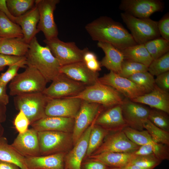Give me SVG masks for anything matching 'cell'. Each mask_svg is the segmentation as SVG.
Wrapping results in <instances>:
<instances>
[{
  "label": "cell",
  "mask_w": 169,
  "mask_h": 169,
  "mask_svg": "<svg viewBox=\"0 0 169 169\" xmlns=\"http://www.w3.org/2000/svg\"><path fill=\"white\" fill-rule=\"evenodd\" d=\"M155 84L161 89L169 92V71L161 74L155 79Z\"/></svg>",
  "instance_id": "47"
},
{
  "label": "cell",
  "mask_w": 169,
  "mask_h": 169,
  "mask_svg": "<svg viewBox=\"0 0 169 169\" xmlns=\"http://www.w3.org/2000/svg\"><path fill=\"white\" fill-rule=\"evenodd\" d=\"M23 72L17 74L10 82L9 94L13 96L42 93L46 88V79L36 68L27 65Z\"/></svg>",
  "instance_id": "3"
},
{
  "label": "cell",
  "mask_w": 169,
  "mask_h": 169,
  "mask_svg": "<svg viewBox=\"0 0 169 169\" xmlns=\"http://www.w3.org/2000/svg\"><path fill=\"white\" fill-rule=\"evenodd\" d=\"M9 102V97L7 93V86L0 84V103L6 105Z\"/></svg>",
  "instance_id": "50"
},
{
  "label": "cell",
  "mask_w": 169,
  "mask_h": 169,
  "mask_svg": "<svg viewBox=\"0 0 169 169\" xmlns=\"http://www.w3.org/2000/svg\"><path fill=\"white\" fill-rule=\"evenodd\" d=\"M120 15L137 44H143L160 37L158 21L150 18H136L124 12L121 13Z\"/></svg>",
  "instance_id": "5"
},
{
  "label": "cell",
  "mask_w": 169,
  "mask_h": 169,
  "mask_svg": "<svg viewBox=\"0 0 169 169\" xmlns=\"http://www.w3.org/2000/svg\"><path fill=\"white\" fill-rule=\"evenodd\" d=\"M49 99L43 92L24 94L14 96V103L16 109L26 115L30 125L46 116L45 108Z\"/></svg>",
  "instance_id": "6"
},
{
  "label": "cell",
  "mask_w": 169,
  "mask_h": 169,
  "mask_svg": "<svg viewBox=\"0 0 169 169\" xmlns=\"http://www.w3.org/2000/svg\"><path fill=\"white\" fill-rule=\"evenodd\" d=\"M26 60L8 66L7 70L0 75V84L7 86L17 75L18 70L21 68H26Z\"/></svg>",
  "instance_id": "41"
},
{
  "label": "cell",
  "mask_w": 169,
  "mask_h": 169,
  "mask_svg": "<svg viewBox=\"0 0 169 169\" xmlns=\"http://www.w3.org/2000/svg\"><path fill=\"white\" fill-rule=\"evenodd\" d=\"M16 116L14 120V125L19 133L25 132L30 125L29 121L24 113L21 110Z\"/></svg>",
  "instance_id": "43"
},
{
  "label": "cell",
  "mask_w": 169,
  "mask_h": 169,
  "mask_svg": "<svg viewBox=\"0 0 169 169\" xmlns=\"http://www.w3.org/2000/svg\"><path fill=\"white\" fill-rule=\"evenodd\" d=\"M7 6L11 13L18 17L24 14L35 5V0H6Z\"/></svg>",
  "instance_id": "35"
},
{
  "label": "cell",
  "mask_w": 169,
  "mask_h": 169,
  "mask_svg": "<svg viewBox=\"0 0 169 169\" xmlns=\"http://www.w3.org/2000/svg\"><path fill=\"white\" fill-rule=\"evenodd\" d=\"M74 118L46 116L33 122L30 125L38 132L44 131H72Z\"/></svg>",
  "instance_id": "22"
},
{
  "label": "cell",
  "mask_w": 169,
  "mask_h": 169,
  "mask_svg": "<svg viewBox=\"0 0 169 169\" xmlns=\"http://www.w3.org/2000/svg\"><path fill=\"white\" fill-rule=\"evenodd\" d=\"M124 12L138 18H146L155 12L162 11L164 3L160 0H122L119 6Z\"/></svg>",
  "instance_id": "14"
},
{
  "label": "cell",
  "mask_w": 169,
  "mask_h": 169,
  "mask_svg": "<svg viewBox=\"0 0 169 169\" xmlns=\"http://www.w3.org/2000/svg\"><path fill=\"white\" fill-rule=\"evenodd\" d=\"M83 62L92 71L98 72L101 69L100 63L98 60L96 55L94 52L89 51L87 48H86L84 53Z\"/></svg>",
  "instance_id": "42"
},
{
  "label": "cell",
  "mask_w": 169,
  "mask_h": 169,
  "mask_svg": "<svg viewBox=\"0 0 169 169\" xmlns=\"http://www.w3.org/2000/svg\"><path fill=\"white\" fill-rule=\"evenodd\" d=\"M95 124L112 132L122 130L127 126L122 116L120 105L102 111L96 118Z\"/></svg>",
  "instance_id": "21"
},
{
  "label": "cell",
  "mask_w": 169,
  "mask_h": 169,
  "mask_svg": "<svg viewBox=\"0 0 169 169\" xmlns=\"http://www.w3.org/2000/svg\"><path fill=\"white\" fill-rule=\"evenodd\" d=\"M38 133L41 156L66 152L73 144L69 133L44 131Z\"/></svg>",
  "instance_id": "7"
},
{
  "label": "cell",
  "mask_w": 169,
  "mask_h": 169,
  "mask_svg": "<svg viewBox=\"0 0 169 169\" xmlns=\"http://www.w3.org/2000/svg\"><path fill=\"white\" fill-rule=\"evenodd\" d=\"M23 37L20 27L0 11V38H10Z\"/></svg>",
  "instance_id": "31"
},
{
  "label": "cell",
  "mask_w": 169,
  "mask_h": 169,
  "mask_svg": "<svg viewBox=\"0 0 169 169\" xmlns=\"http://www.w3.org/2000/svg\"><path fill=\"white\" fill-rule=\"evenodd\" d=\"M65 152L37 156L25 157L28 169H65Z\"/></svg>",
  "instance_id": "24"
},
{
  "label": "cell",
  "mask_w": 169,
  "mask_h": 169,
  "mask_svg": "<svg viewBox=\"0 0 169 169\" xmlns=\"http://www.w3.org/2000/svg\"><path fill=\"white\" fill-rule=\"evenodd\" d=\"M98 81L110 86L130 100L148 93L143 88L127 78L112 71L99 78Z\"/></svg>",
  "instance_id": "12"
},
{
  "label": "cell",
  "mask_w": 169,
  "mask_h": 169,
  "mask_svg": "<svg viewBox=\"0 0 169 169\" xmlns=\"http://www.w3.org/2000/svg\"><path fill=\"white\" fill-rule=\"evenodd\" d=\"M103 106L83 100L74 118L72 138L74 145L81 135L103 111Z\"/></svg>",
  "instance_id": "10"
},
{
  "label": "cell",
  "mask_w": 169,
  "mask_h": 169,
  "mask_svg": "<svg viewBox=\"0 0 169 169\" xmlns=\"http://www.w3.org/2000/svg\"><path fill=\"white\" fill-rule=\"evenodd\" d=\"M39 19V12L35 5L26 13L16 18L15 23L20 27L23 38L28 44L40 32L37 28Z\"/></svg>",
  "instance_id": "25"
},
{
  "label": "cell",
  "mask_w": 169,
  "mask_h": 169,
  "mask_svg": "<svg viewBox=\"0 0 169 169\" xmlns=\"http://www.w3.org/2000/svg\"><path fill=\"white\" fill-rule=\"evenodd\" d=\"M169 70V52L153 60L148 67V71L153 76H157Z\"/></svg>",
  "instance_id": "37"
},
{
  "label": "cell",
  "mask_w": 169,
  "mask_h": 169,
  "mask_svg": "<svg viewBox=\"0 0 169 169\" xmlns=\"http://www.w3.org/2000/svg\"><path fill=\"white\" fill-rule=\"evenodd\" d=\"M123 96L113 87L98 81L93 85L86 86L77 95L70 97L97 103L108 108L121 105L124 100Z\"/></svg>",
  "instance_id": "4"
},
{
  "label": "cell",
  "mask_w": 169,
  "mask_h": 169,
  "mask_svg": "<svg viewBox=\"0 0 169 169\" xmlns=\"http://www.w3.org/2000/svg\"><path fill=\"white\" fill-rule=\"evenodd\" d=\"M26 60L25 56H15L0 53V67L9 66Z\"/></svg>",
  "instance_id": "45"
},
{
  "label": "cell",
  "mask_w": 169,
  "mask_h": 169,
  "mask_svg": "<svg viewBox=\"0 0 169 169\" xmlns=\"http://www.w3.org/2000/svg\"><path fill=\"white\" fill-rule=\"evenodd\" d=\"M134 156L132 153L106 152L88 158L98 160L109 168H120L128 165Z\"/></svg>",
  "instance_id": "27"
},
{
  "label": "cell",
  "mask_w": 169,
  "mask_h": 169,
  "mask_svg": "<svg viewBox=\"0 0 169 169\" xmlns=\"http://www.w3.org/2000/svg\"><path fill=\"white\" fill-rule=\"evenodd\" d=\"M11 145L25 157L41 156L38 131L33 128L19 133Z\"/></svg>",
  "instance_id": "19"
},
{
  "label": "cell",
  "mask_w": 169,
  "mask_h": 169,
  "mask_svg": "<svg viewBox=\"0 0 169 169\" xmlns=\"http://www.w3.org/2000/svg\"><path fill=\"white\" fill-rule=\"evenodd\" d=\"M108 168L101 162L88 158V159L83 161L80 169H107Z\"/></svg>",
  "instance_id": "46"
},
{
  "label": "cell",
  "mask_w": 169,
  "mask_h": 169,
  "mask_svg": "<svg viewBox=\"0 0 169 169\" xmlns=\"http://www.w3.org/2000/svg\"><path fill=\"white\" fill-rule=\"evenodd\" d=\"M0 169H20L17 165L0 160Z\"/></svg>",
  "instance_id": "52"
},
{
  "label": "cell",
  "mask_w": 169,
  "mask_h": 169,
  "mask_svg": "<svg viewBox=\"0 0 169 169\" xmlns=\"http://www.w3.org/2000/svg\"><path fill=\"white\" fill-rule=\"evenodd\" d=\"M85 28L93 40L110 44L120 51L137 44L121 23L107 16L100 17Z\"/></svg>",
  "instance_id": "1"
},
{
  "label": "cell",
  "mask_w": 169,
  "mask_h": 169,
  "mask_svg": "<svg viewBox=\"0 0 169 169\" xmlns=\"http://www.w3.org/2000/svg\"><path fill=\"white\" fill-rule=\"evenodd\" d=\"M0 160L14 164L20 169H28L25 163V157L8 144L6 139L0 137Z\"/></svg>",
  "instance_id": "29"
},
{
  "label": "cell",
  "mask_w": 169,
  "mask_h": 169,
  "mask_svg": "<svg viewBox=\"0 0 169 169\" xmlns=\"http://www.w3.org/2000/svg\"><path fill=\"white\" fill-rule=\"evenodd\" d=\"M128 78L144 88L148 93L152 90L155 85L153 76L148 71L135 74Z\"/></svg>",
  "instance_id": "36"
},
{
  "label": "cell",
  "mask_w": 169,
  "mask_h": 169,
  "mask_svg": "<svg viewBox=\"0 0 169 169\" xmlns=\"http://www.w3.org/2000/svg\"><path fill=\"white\" fill-rule=\"evenodd\" d=\"M0 11L3 13L11 21L15 23L17 17L14 16L10 11L6 0H0Z\"/></svg>",
  "instance_id": "49"
},
{
  "label": "cell",
  "mask_w": 169,
  "mask_h": 169,
  "mask_svg": "<svg viewBox=\"0 0 169 169\" xmlns=\"http://www.w3.org/2000/svg\"><path fill=\"white\" fill-rule=\"evenodd\" d=\"M161 161L153 154L146 156H134L128 165H134L145 168L154 169Z\"/></svg>",
  "instance_id": "40"
},
{
  "label": "cell",
  "mask_w": 169,
  "mask_h": 169,
  "mask_svg": "<svg viewBox=\"0 0 169 169\" xmlns=\"http://www.w3.org/2000/svg\"><path fill=\"white\" fill-rule=\"evenodd\" d=\"M43 93L50 99L72 96L82 91L86 87L61 73L54 79Z\"/></svg>",
  "instance_id": "11"
},
{
  "label": "cell",
  "mask_w": 169,
  "mask_h": 169,
  "mask_svg": "<svg viewBox=\"0 0 169 169\" xmlns=\"http://www.w3.org/2000/svg\"><path fill=\"white\" fill-rule=\"evenodd\" d=\"M107 169H120L119 168H108Z\"/></svg>",
  "instance_id": "54"
},
{
  "label": "cell",
  "mask_w": 169,
  "mask_h": 169,
  "mask_svg": "<svg viewBox=\"0 0 169 169\" xmlns=\"http://www.w3.org/2000/svg\"><path fill=\"white\" fill-rule=\"evenodd\" d=\"M122 131L136 145L140 146L147 144L152 146L154 155L161 161L169 159V146L156 142L146 130L139 131L126 126Z\"/></svg>",
  "instance_id": "17"
},
{
  "label": "cell",
  "mask_w": 169,
  "mask_h": 169,
  "mask_svg": "<svg viewBox=\"0 0 169 169\" xmlns=\"http://www.w3.org/2000/svg\"><path fill=\"white\" fill-rule=\"evenodd\" d=\"M60 71V73L86 86L92 85L98 81V72L90 70L83 61L61 66Z\"/></svg>",
  "instance_id": "20"
},
{
  "label": "cell",
  "mask_w": 169,
  "mask_h": 169,
  "mask_svg": "<svg viewBox=\"0 0 169 169\" xmlns=\"http://www.w3.org/2000/svg\"><path fill=\"white\" fill-rule=\"evenodd\" d=\"M132 153L135 156H146L154 154L152 146L147 144L140 146L137 150Z\"/></svg>",
  "instance_id": "48"
},
{
  "label": "cell",
  "mask_w": 169,
  "mask_h": 169,
  "mask_svg": "<svg viewBox=\"0 0 169 169\" xmlns=\"http://www.w3.org/2000/svg\"><path fill=\"white\" fill-rule=\"evenodd\" d=\"M144 45L153 60L169 52V41L161 37L150 41Z\"/></svg>",
  "instance_id": "33"
},
{
  "label": "cell",
  "mask_w": 169,
  "mask_h": 169,
  "mask_svg": "<svg viewBox=\"0 0 169 169\" xmlns=\"http://www.w3.org/2000/svg\"><path fill=\"white\" fill-rule=\"evenodd\" d=\"M121 51L124 59L143 64L147 67L153 60L144 44H137Z\"/></svg>",
  "instance_id": "30"
},
{
  "label": "cell",
  "mask_w": 169,
  "mask_h": 169,
  "mask_svg": "<svg viewBox=\"0 0 169 169\" xmlns=\"http://www.w3.org/2000/svg\"><path fill=\"white\" fill-rule=\"evenodd\" d=\"M44 42L57 59L61 67L83 61L86 48L80 49L74 42H64L58 37L45 39Z\"/></svg>",
  "instance_id": "8"
},
{
  "label": "cell",
  "mask_w": 169,
  "mask_h": 169,
  "mask_svg": "<svg viewBox=\"0 0 169 169\" xmlns=\"http://www.w3.org/2000/svg\"><path fill=\"white\" fill-rule=\"evenodd\" d=\"M109 132L108 131L94 124L90 133L88 149L85 157L91 155L99 147Z\"/></svg>",
  "instance_id": "32"
},
{
  "label": "cell",
  "mask_w": 169,
  "mask_h": 169,
  "mask_svg": "<svg viewBox=\"0 0 169 169\" xmlns=\"http://www.w3.org/2000/svg\"><path fill=\"white\" fill-rule=\"evenodd\" d=\"M82 101L71 97L49 99L45 108L46 115L74 118Z\"/></svg>",
  "instance_id": "15"
},
{
  "label": "cell",
  "mask_w": 169,
  "mask_h": 169,
  "mask_svg": "<svg viewBox=\"0 0 169 169\" xmlns=\"http://www.w3.org/2000/svg\"><path fill=\"white\" fill-rule=\"evenodd\" d=\"M148 71L146 66L137 62L124 59L121 66L120 76L128 78L132 75L140 72Z\"/></svg>",
  "instance_id": "39"
},
{
  "label": "cell",
  "mask_w": 169,
  "mask_h": 169,
  "mask_svg": "<svg viewBox=\"0 0 169 169\" xmlns=\"http://www.w3.org/2000/svg\"><path fill=\"white\" fill-rule=\"evenodd\" d=\"M29 48L25 56L27 65L37 69L47 82L53 81L60 74L61 66L49 48L41 45L36 37L29 44Z\"/></svg>",
  "instance_id": "2"
},
{
  "label": "cell",
  "mask_w": 169,
  "mask_h": 169,
  "mask_svg": "<svg viewBox=\"0 0 169 169\" xmlns=\"http://www.w3.org/2000/svg\"><path fill=\"white\" fill-rule=\"evenodd\" d=\"M98 47L104 51L105 56L100 62L101 66L119 74L124 58L120 50L110 44L99 42Z\"/></svg>",
  "instance_id": "26"
},
{
  "label": "cell",
  "mask_w": 169,
  "mask_h": 169,
  "mask_svg": "<svg viewBox=\"0 0 169 169\" xmlns=\"http://www.w3.org/2000/svg\"><path fill=\"white\" fill-rule=\"evenodd\" d=\"M168 114L162 111L150 109L148 119L154 125L169 132V119Z\"/></svg>",
  "instance_id": "38"
},
{
  "label": "cell",
  "mask_w": 169,
  "mask_h": 169,
  "mask_svg": "<svg viewBox=\"0 0 169 169\" xmlns=\"http://www.w3.org/2000/svg\"><path fill=\"white\" fill-rule=\"evenodd\" d=\"M131 100L169 114V92L161 89L156 84L150 92Z\"/></svg>",
  "instance_id": "23"
},
{
  "label": "cell",
  "mask_w": 169,
  "mask_h": 169,
  "mask_svg": "<svg viewBox=\"0 0 169 169\" xmlns=\"http://www.w3.org/2000/svg\"><path fill=\"white\" fill-rule=\"evenodd\" d=\"M6 105L0 103V137H2L4 131L2 124L5 121L6 118Z\"/></svg>",
  "instance_id": "51"
},
{
  "label": "cell",
  "mask_w": 169,
  "mask_h": 169,
  "mask_svg": "<svg viewBox=\"0 0 169 169\" xmlns=\"http://www.w3.org/2000/svg\"><path fill=\"white\" fill-rule=\"evenodd\" d=\"M29 48L23 38H2L0 53L18 57L25 56Z\"/></svg>",
  "instance_id": "28"
},
{
  "label": "cell",
  "mask_w": 169,
  "mask_h": 169,
  "mask_svg": "<svg viewBox=\"0 0 169 169\" xmlns=\"http://www.w3.org/2000/svg\"><path fill=\"white\" fill-rule=\"evenodd\" d=\"M2 39V38H0V44H1Z\"/></svg>",
  "instance_id": "56"
},
{
  "label": "cell",
  "mask_w": 169,
  "mask_h": 169,
  "mask_svg": "<svg viewBox=\"0 0 169 169\" xmlns=\"http://www.w3.org/2000/svg\"><path fill=\"white\" fill-rule=\"evenodd\" d=\"M143 125L154 141L169 146V132L155 126L148 119L143 121Z\"/></svg>",
  "instance_id": "34"
},
{
  "label": "cell",
  "mask_w": 169,
  "mask_h": 169,
  "mask_svg": "<svg viewBox=\"0 0 169 169\" xmlns=\"http://www.w3.org/2000/svg\"><path fill=\"white\" fill-rule=\"evenodd\" d=\"M158 28L161 37L169 41V14L167 13L158 21Z\"/></svg>",
  "instance_id": "44"
},
{
  "label": "cell",
  "mask_w": 169,
  "mask_h": 169,
  "mask_svg": "<svg viewBox=\"0 0 169 169\" xmlns=\"http://www.w3.org/2000/svg\"><path fill=\"white\" fill-rule=\"evenodd\" d=\"M139 146L131 141L122 130L113 131L108 133L101 145L91 155L106 152L132 153Z\"/></svg>",
  "instance_id": "13"
},
{
  "label": "cell",
  "mask_w": 169,
  "mask_h": 169,
  "mask_svg": "<svg viewBox=\"0 0 169 169\" xmlns=\"http://www.w3.org/2000/svg\"><path fill=\"white\" fill-rule=\"evenodd\" d=\"M95 120L83 133L73 149L65 155L64 159L65 169H80L87 150L90 133Z\"/></svg>",
  "instance_id": "18"
},
{
  "label": "cell",
  "mask_w": 169,
  "mask_h": 169,
  "mask_svg": "<svg viewBox=\"0 0 169 169\" xmlns=\"http://www.w3.org/2000/svg\"><path fill=\"white\" fill-rule=\"evenodd\" d=\"M4 68V67H0V72L3 70Z\"/></svg>",
  "instance_id": "55"
},
{
  "label": "cell",
  "mask_w": 169,
  "mask_h": 169,
  "mask_svg": "<svg viewBox=\"0 0 169 169\" xmlns=\"http://www.w3.org/2000/svg\"><path fill=\"white\" fill-rule=\"evenodd\" d=\"M120 169H148L134 165H128Z\"/></svg>",
  "instance_id": "53"
},
{
  "label": "cell",
  "mask_w": 169,
  "mask_h": 169,
  "mask_svg": "<svg viewBox=\"0 0 169 169\" xmlns=\"http://www.w3.org/2000/svg\"><path fill=\"white\" fill-rule=\"evenodd\" d=\"M59 2V0H35V5L39 15L37 28L43 33L45 39L58 37V31L54 19V12Z\"/></svg>",
  "instance_id": "9"
},
{
  "label": "cell",
  "mask_w": 169,
  "mask_h": 169,
  "mask_svg": "<svg viewBox=\"0 0 169 169\" xmlns=\"http://www.w3.org/2000/svg\"><path fill=\"white\" fill-rule=\"evenodd\" d=\"M121 106L127 126L139 131L143 130V121L148 119L150 109L126 98L124 99Z\"/></svg>",
  "instance_id": "16"
}]
</instances>
